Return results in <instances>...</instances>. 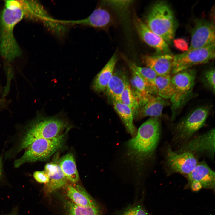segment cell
<instances>
[{
    "label": "cell",
    "mask_w": 215,
    "mask_h": 215,
    "mask_svg": "<svg viewBox=\"0 0 215 215\" xmlns=\"http://www.w3.org/2000/svg\"><path fill=\"white\" fill-rule=\"evenodd\" d=\"M161 131L159 118L150 117L127 142V156L137 168H141L152 156L159 143Z\"/></svg>",
    "instance_id": "6da1fadb"
},
{
    "label": "cell",
    "mask_w": 215,
    "mask_h": 215,
    "mask_svg": "<svg viewBox=\"0 0 215 215\" xmlns=\"http://www.w3.org/2000/svg\"><path fill=\"white\" fill-rule=\"evenodd\" d=\"M24 17L19 0L5 1V7L0 16V53L8 60H12L21 54L13 31L16 25Z\"/></svg>",
    "instance_id": "7a4b0ae2"
},
{
    "label": "cell",
    "mask_w": 215,
    "mask_h": 215,
    "mask_svg": "<svg viewBox=\"0 0 215 215\" xmlns=\"http://www.w3.org/2000/svg\"><path fill=\"white\" fill-rule=\"evenodd\" d=\"M67 126V122L59 115L52 117L40 115L25 130L16 149V153L25 149L37 139L51 138L59 135Z\"/></svg>",
    "instance_id": "3957f363"
},
{
    "label": "cell",
    "mask_w": 215,
    "mask_h": 215,
    "mask_svg": "<svg viewBox=\"0 0 215 215\" xmlns=\"http://www.w3.org/2000/svg\"><path fill=\"white\" fill-rule=\"evenodd\" d=\"M146 25L167 43L174 38L176 27L173 13L169 5L159 1L153 5L146 18Z\"/></svg>",
    "instance_id": "277c9868"
},
{
    "label": "cell",
    "mask_w": 215,
    "mask_h": 215,
    "mask_svg": "<svg viewBox=\"0 0 215 215\" xmlns=\"http://www.w3.org/2000/svg\"><path fill=\"white\" fill-rule=\"evenodd\" d=\"M67 131L52 138L34 141L25 149L23 155L14 161V167L19 168L27 163L48 160L63 146Z\"/></svg>",
    "instance_id": "5b68a950"
},
{
    "label": "cell",
    "mask_w": 215,
    "mask_h": 215,
    "mask_svg": "<svg viewBox=\"0 0 215 215\" xmlns=\"http://www.w3.org/2000/svg\"><path fill=\"white\" fill-rule=\"evenodd\" d=\"M196 77L195 70L189 69L176 73L171 78L174 93L171 99V120L174 119L182 107L191 96Z\"/></svg>",
    "instance_id": "8992f818"
},
{
    "label": "cell",
    "mask_w": 215,
    "mask_h": 215,
    "mask_svg": "<svg viewBox=\"0 0 215 215\" xmlns=\"http://www.w3.org/2000/svg\"><path fill=\"white\" fill-rule=\"evenodd\" d=\"M211 107L203 106L190 112L176 125L174 130L175 138L180 141L188 140L205 123Z\"/></svg>",
    "instance_id": "52a82bcc"
},
{
    "label": "cell",
    "mask_w": 215,
    "mask_h": 215,
    "mask_svg": "<svg viewBox=\"0 0 215 215\" xmlns=\"http://www.w3.org/2000/svg\"><path fill=\"white\" fill-rule=\"evenodd\" d=\"M215 44L174 56L171 73L173 74L208 62L215 57Z\"/></svg>",
    "instance_id": "ba28073f"
},
{
    "label": "cell",
    "mask_w": 215,
    "mask_h": 215,
    "mask_svg": "<svg viewBox=\"0 0 215 215\" xmlns=\"http://www.w3.org/2000/svg\"><path fill=\"white\" fill-rule=\"evenodd\" d=\"M166 155L167 166L172 173L188 175L198 163L194 155L190 152H176L169 148Z\"/></svg>",
    "instance_id": "9c48e42d"
},
{
    "label": "cell",
    "mask_w": 215,
    "mask_h": 215,
    "mask_svg": "<svg viewBox=\"0 0 215 215\" xmlns=\"http://www.w3.org/2000/svg\"><path fill=\"white\" fill-rule=\"evenodd\" d=\"M215 31L212 22L203 19L198 20L192 30L191 44L186 51L215 44Z\"/></svg>",
    "instance_id": "30bf717a"
},
{
    "label": "cell",
    "mask_w": 215,
    "mask_h": 215,
    "mask_svg": "<svg viewBox=\"0 0 215 215\" xmlns=\"http://www.w3.org/2000/svg\"><path fill=\"white\" fill-rule=\"evenodd\" d=\"M215 129L212 128L205 133L186 142L178 152H189L206 153L213 156L215 153Z\"/></svg>",
    "instance_id": "8fae6325"
},
{
    "label": "cell",
    "mask_w": 215,
    "mask_h": 215,
    "mask_svg": "<svg viewBox=\"0 0 215 215\" xmlns=\"http://www.w3.org/2000/svg\"><path fill=\"white\" fill-rule=\"evenodd\" d=\"M134 23L139 36L146 44L160 53H169L170 50L167 43L162 38L150 30L138 17H135Z\"/></svg>",
    "instance_id": "7c38bea8"
},
{
    "label": "cell",
    "mask_w": 215,
    "mask_h": 215,
    "mask_svg": "<svg viewBox=\"0 0 215 215\" xmlns=\"http://www.w3.org/2000/svg\"><path fill=\"white\" fill-rule=\"evenodd\" d=\"M111 17L109 13L106 10L101 8L94 10L86 18L74 20H61L64 25H82L97 28H103L109 24Z\"/></svg>",
    "instance_id": "4fadbf2b"
},
{
    "label": "cell",
    "mask_w": 215,
    "mask_h": 215,
    "mask_svg": "<svg viewBox=\"0 0 215 215\" xmlns=\"http://www.w3.org/2000/svg\"><path fill=\"white\" fill-rule=\"evenodd\" d=\"M174 56L169 53L153 56H144L142 57L144 63L153 70L157 76L170 75Z\"/></svg>",
    "instance_id": "5bb4252c"
},
{
    "label": "cell",
    "mask_w": 215,
    "mask_h": 215,
    "mask_svg": "<svg viewBox=\"0 0 215 215\" xmlns=\"http://www.w3.org/2000/svg\"><path fill=\"white\" fill-rule=\"evenodd\" d=\"M188 177L189 183L196 181L204 188L214 189L215 172L205 162L198 163Z\"/></svg>",
    "instance_id": "9a60e30c"
},
{
    "label": "cell",
    "mask_w": 215,
    "mask_h": 215,
    "mask_svg": "<svg viewBox=\"0 0 215 215\" xmlns=\"http://www.w3.org/2000/svg\"><path fill=\"white\" fill-rule=\"evenodd\" d=\"M129 84L139 101L140 107L145 104L152 96H156L152 85L133 72Z\"/></svg>",
    "instance_id": "2e32d148"
},
{
    "label": "cell",
    "mask_w": 215,
    "mask_h": 215,
    "mask_svg": "<svg viewBox=\"0 0 215 215\" xmlns=\"http://www.w3.org/2000/svg\"><path fill=\"white\" fill-rule=\"evenodd\" d=\"M45 170L48 173L49 180L45 184V191L47 193H51L64 186L68 181L62 171L59 162H51L47 164Z\"/></svg>",
    "instance_id": "e0dca14e"
},
{
    "label": "cell",
    "mask_w": 215,
    "mask_h": 215,
    "mask_svg": "<svg viewBox=\"0 0 215 215\" xmlns=\"http://www.w3.org/2000/svg\"><path fill=\"white\" fill-rule=\"evenodd\" d=\"M129 84L126 75L120 70L114 72L106 87L108 96L113 102L120 101L121 94L126 87Z\"/></svg>",
    "instance_id": "ac0fdd59"
},
{
    "label": "cell",
    "mask_w": 215,
    "mask_h": 215,
    "mask_svg": "<svg viewBox=\"0 0 215 215\" xmlns=\"http://www.w3.org/2000/svg\"><path fill=\"white\" fill-rule=\"evenodd\" d=\"M117 60L115 54L112 56L105 66L98 74L93 84V90L97 92L105 90L106 87L114 73Z\"/></svg>",
    "instance_id": "d6986e66"
},
{
    "label": "cell",
    "mask_w": 215,
    "mask_h": 215,
    "mask_svg": "<svg viewBox=\"0 0 215 215\" xmlns=\"http://www.w3.org/2000/svg\"><path fill=\"white\" fill-rule=\"evenodd\" d=\"M168 104L165 99L158 96H153L141 107L137 116L140 118L148 116L160 118L163 108Z\"/></svg>",
    "instance_id": "ffe728a7"
},
{
    "label": "cell",
    "mask_w": 215,
    "mask_h": 215,
    "mask_svg": "<svg viewBox=\"0 0 215 215\" xmlns=\"http://www.w3.org/2000/svg\"><path fill=\"white\" fill-rule=\"evenodd\" d=\"M66 191L69 199L77 205L85 207L97 204L86 190L79 185L75 186L68 185Z\"/></svg>",
    "instance_id": "44dd1931"
},
{
    "label": "cell",
    "mask_w": 215,
    "mask_h": 215,
    "mask_svg": "<svg viewBox=\"0 0 215 215\" xmlns=\"http://www.w3.org/2000/svg\"><path fill=\"white\" fill-rule=\"evenodd\" d=\"M170 75L157 76L152 84L156 96L166 99H171L174 93V88Z\"/></svg>",
    "instance_id": "7402d4cb"
},
{
    "label": "cell",
    "mask_w": 215,
    "mask_h": 215,
    "mask_svg": "<svg viewBox=\"0 0 215 215\" xmlns=\"http://www.w3.org/2000/svg\"><path fill=\"white\" fill-rule=\"evenodd\" d=\"M114 108L124 124L127 131L132 136L137 131L133 123V115L131 109L120 101L113 102Z\"/></svg>",
    "instance_id": "603a6c76"
},
{
    "label": "cell",
    "mask_w": 215,
    "mask_h": 215,
    "mask_svg": "<svg viewBox=\"0 0 215 215\" xmlns=\"http://www.w3.org/2000/svg\"><path fill=\"white\" fill-rule=\"evenodd\" d=\"M59 165L68 180L75 183L79 179L76 162L73 154L67 153L59 159Z\"/></svg>",
    "instance_id": "cb8c5ba5"
},
{
    "label": "cell",
    "mask_w": 215,
    "mask_h": 215,
    "mask_svg": "<svg viewBox=\"0 0 215 215\" xmlns=\"http://www.w3.org/2000/svg\"><path fill=\"white\" fill-rule=\"evenodd\" d=\"M66 215H101L97 204L83 207L77 205L70 200L65 202Z\"/></svg>",
    "instance_id": "d4e9b609"
},
{
    "label": "cell",
    "mask_w": 215,
    "mask_h": 215,
    "mask_svg": "<svg viewBox=\"0 0 215 215\" xmlns=\"http://www.w3.org/2000/svg\"><path fill=\"white\" fill-rule=\"evenodd\" d=\"M120 101L129 107L131 110L134 117H137L140 105L139 101L133 92L130 84L128 85L122 92Z\"/></svg>",
    "instance_id": "484cf974"
},
{
    "label": "cell",
    "mask_w": 215,
    "mask_h": 215,
    "mask_svg": "<svg viewBox=\"0 0 215 215\" xmlns=\"http://www.w3.org/2000/svg\"><path fill=\"white\" fill-rule=\"evenodd\" d=\"M129 66L132 72L152 85L157 76L155 73L148 67H141L134 63L128 62Z\"/></svg>",
    "instance_id": "4316f807"
},
{
    "label": "cell",
    "mask_w": 215,
    "mask_h": 215,
    "mask_svg": "<svg viewBox=\"0 0 215 215\" xmlns=\"http://www.w3.org/2000/svg\"><path fill=\"white\" fill-rule=\"evenodd\" d=\"M204 83L206 86L215 92V71L214 68H212L206 71L204 74L203 79Z\"/></svg>",
    "instance_id": "83f0119b"
},
{
    "label": "cell",
    "mask_w": 215,
    "mask_h": 215,
    "mask_svg": "<svg viewBox=\"0 0 215 215\" xmlns=\"http://www.w3.org/2000/svg\"><path fill=\"white\" fill-rule=\"evenodd\" d=\"M106 2L116 10L122 11L126 10L132 1H108Z\"/></svg>",
    "instance_id": "f1b7e54d"
},
{
    "label": "cell",
    "mask_w": 215,
    "mask_h": 215,
    "mask_svg": "<svg viewBox=\"0 0 215 215\" xmlns=\"http://www.w3.org/2000/svg\"><path fill=\"white\" fill-rule=\"evenodd\" d=\"M33 176L37 182L40 183L46 184L49 180L48 174L45 170L34 172Z\"/></svg>",
    "instance_id": "f546056e"
},
{
    "label": "cell",
    "mask_w": 215,
    "mask_h": 215,
    "mask_svg": "<svg viewBox=\"0 0 215 215\" xmlns=\"http://www.w3.org/2000/svg\"><path fill=\"white\" fill-rule=\"evenodd\" d=\"M123 215H147L145 211L140 206H136L126 211Z\"/></svg>",
    "instance_id": "4dcf8cb0"
},
{
    "label": "cell",
    "mask_w": 215,
    "mask_h": 215,
    "mask_svg": "<svg viewBox=\"0 0 215 215\" xmlns=\"http://www.w3.org/2000/svg\"><path fill=\"white\" fill-rule=\"evenodd\" d=\"M175 46L179 50L186 52L188 48V43L184 39L178 38L174 41Z\"/></svg>",
    "instance_id": "1f68e13d"
},
{
    "label": "cell",
    "mask_w": 215,
    "mask_h": 215,
    "mask_svg": "<svg viewBox=\"0 0 215 215\" xmlns=\"http://www.w3.org/2000/svg\"><path fill=\"white\" fill-rule=\"evenodd\" d=\"M189 183L191 185V189L193 191H198L202 188L201 185L198 182L192 181Z\"/></svg>",
    "instance_id": "d6a6232c"
},
{
    "label": "cell",
    "mask_w": 215,
    "mask_h": 215,
    "mask_svg": "<svg viewBox=\"0 0 215 215\" xmlns=\"http://www.w3.org/2000/svg\"><path fill=\"white\" fill-rule=\"evenodd\" d=\"M3 174V165L1 158L0 156V180Z\"/></svg>",
    "instance_id": "836d02e7"
},
{
    "label": "cell",
    "mask_w": 215,
    "mask_h": 215,
    "mask_svg": "<svg viewBox=\"0 0 215 215\" xmlns=\"http://www.w3.org/2000/svg\"><path fill=\"white\" fill-rule=\"evenodd\" d=\"M9 215H17L16 214V213H13Z\"/></svg>",
    "instance_id": "e575fe53"
}]
</instances>
